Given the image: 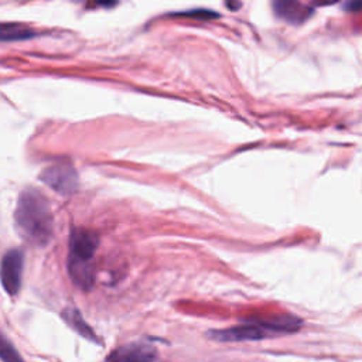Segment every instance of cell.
Returning a JSON list of instances; mask_svg holds the SVG:
<instances>
[{"label":"cell","mask_w":362,"mask_h":362,"mask_svg":"<svg viewBox=\"0 0 362 362\" xmlns=\"http://www.w3.org/2000/svg\"><path fill=\"white\" fill-rule=\"evenodd\" d=\"M208 337L218 342H242V341H259L270 337V334L260 325L246 320L245 324L223 328L212 329L208 332Z\"/></svg>","instance_id":"4"},{"label":"cell","mask_w":362,"mask_h":362,"mask_svg":"<svg viewBox=\"0 0 362 362\" xmlns=\"http://www.w3.org/2000/svg\"><path fill=\"white\" fill-rule=\"evenodd\" d=\"M344 7H345L348 11H356V10H359V8L362 7V1H361V3H356V1L346 3Z\"/></svg>","instance_id":"14"},{"label":"cell","mask_w":362,"mask_h":362,"mask_svg":"<svg viewBox=\"0 0 362 362\" xmlns=\"http://www.w3.org/2000/svg\"><path fill=\"white\" fill-rule=\"evenodd\" d=\"M66 269L71 280L76 287H79L83 291H88L93 287L95 267L92 262H79V260L68 259Z\"/></svg>","instance_id":"9"},{"label":"cell","mask_w":362,"mask_h":362,"mask_svg":"<svg viewBox=\"0 0 362 362\" xmlns=\"http://www.w3.org/2000/svg\"><path fill=\"white\" fill-rule=\"evenodd\" d=\"M171 16H174V17H188V18L205 20V21L219 17L218 13H215L214 10H209V8H194V10H187V11H178V13H173Z\"/></svg>","instance_id":"12"},{"label":"cell","mask_w":362,"mask_h":362,"mask_svg":"<svg viewBox=\"0 0 362 362\" xmlns=\"http://www.w3.org/2000/svg\"><path fill=\"white\" fill-rule=\"evenodd\" d=\"M272 6H273L274 14L290 24H301L305 20H308L310 16L313 14L311 7L298 1L277 0V1H273Z\"/></svg>","instance_id":"8"},{"label":"cell","mask_w":362,"mask_h":362,"mask_svg":"<svg viewBox=\"0 0 362 362\" xmlns=\"http://www.w3.org/2000/svg\"><path fill=\"white\" fill-rule=\"evenodd\" d=\"M40 180L61 195H69L78 188V174L69 161H57L40 173Z\"/></svg>","instance_id":"2"},{"label":"cell","mask_w":362,"mask_h":362,"mask_svg":"<svg viewBox=\"0 0 362 362\" xmlns=\"http://www.w3.org/2000/svg\"><path fill=\"white\" fill-rule=\"evenodd\" d=\"M226 6H228V7H232V8H238V7H239V6H240V4H239V3H238V4H232V3H226Z\"/></svg>","instance_id":"15"},{"label":"cell","mask_w":362,"mask_h":362,"mask_svg":"<svg viewBox=\"0 0 362 362\" xmlns=\"http://www.w3.org/2000/svg\"><path fill=\"white\" fill-rule=\"evenodd\" d=\"M37 35V31L21 23H1L0 40L1 41H21Z\"/></svg>","instance_id":"11"},{"label":"cell","mask_w":362,"mask_h":362,"mask_svg":"<svg viewBox=\"0 0 362 362\" xmlns=\"http://www.w3.org/2000/svg\"><path fill=\"white\" fill-rule=\"evenodd\" d=\"M0 356H1L3 362H24V359L20 356V354L16 351V348L6 339V337L1 338Z\"/></svg>","instance_id":"13"},{"label":"cell","mask_w":362,"mask_h":362,"mask_svg":"<svg viewBox=\"0 0 362 362\" xmlns=\"http://www.w3.org/2000/svg\"><path fill=\"white\" fill-rule=\"evenodd\" d=\"M14 225L18 235L30 245L42 247L48 245L54 233V216L48 199L35 188H25L20 192Z\"/></svg>","instance_id":"1"},{"label":"cell","mask_w":362,"mask_h":362,"mask_svg":"<svg viewBox=\"0 0 362 362\" xmlns=\"http://www.w3.org/2000/svg\"><path fill=\"white\" fill-rule=\"evenodd\" d=\"M62 320L66 322V325H69L76 334H79L81 337L86 338L88 341H92L95 344H99L100 339L98 338V335L95 334V331L86 324V321L83 320L81 311L75 307H66L62 310L61 313Z\"/></svg>","instance_id":"10"},{"label":"cell","mask_w":362,"mask_h":362,"mask_svg":"<svg viewBox=\"0 0 362 362\" xmlns=\"http://www.w3.org/2000/svg\"><path fill=\"white\" fill-rule=\"evenodd\" d=\"M156 354L151 345L133 342L113 349L107 355L106 362H154Z\"/></svg>","instance_id":"6"},{"label":"cell","mask_w":362,"mask_h":362,"mask_svg":"<svg viewBox=\"0 0 362 362\" xmlns=\"http://www.w3.org/2000/svg\"><path fill=\"white\" fill-rule=\"evenodd\" d=\"M98 245H99V238L95 232L83 228H74L71 230L69 240H68V247H69L68 259L79 260V262H92Z\"/></svg>","instance_id":"5"},{"label":"cell","mask_w":362,"mask_h":362,"mask_svg":"<svg viewBox=\"0 0 362 362\" xmlns=\"http://www.w3.org/2000/svg\"><path fill=\"white\" fill-rule=\"evenodd\" d=\"M24 266V252L18 247L8 249L1 259V284L10 294L16 296L21 286V274Z\"/></svg>","instance_id":"3"},{"label":"cell","mask_w":362,"mask_h":362,"mask_svg":"<svg viewBox=\"0 0 362 362\" xmlns=\"http://www.w3.org/2000/svg\"><path fill=\"white\" fill-rule=\"evenodd\" d=\"M249 321L260 325L264 328L270 335L279 334H291L300 329L303 321L291 314H280L272 317H262V318H247Z\"/></svg>","instance_id":"7"}]
</instances>
